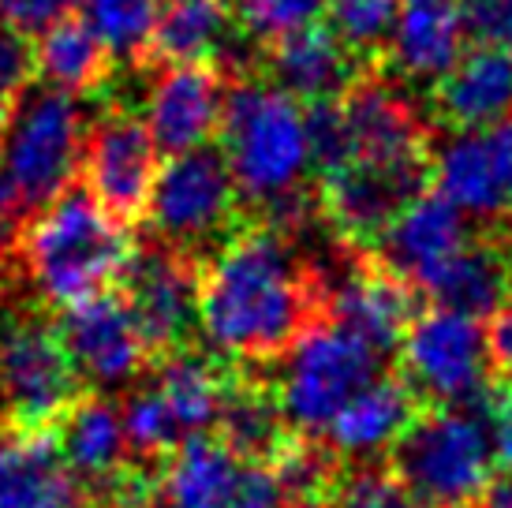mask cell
<instances>
[{"label": "cell", "instance_id": "obj_14", "mask_svg": "<svg viewBox=\"0 0 512 508\" xmlns=\"http://www.w3.org/2000/svg\"><path fill=\"white\" fill-rule=\"evenodd\" d=\"M228 90L214 64H180L165 68L146 98V127L161 154H191L221 131Z\"/></svg>", "mask_w": 512, "mask_h": 508}, {"label": "cell", "instance_id": "obj_31", "mask_svg": "<svg viewBox=\"0 0 512 508\" xmlns=\"http://www.w3.org/2000/svg\"><path fill=\"white\" fill-rule=\"evenodd\" d=\"M157 8L161 0H86V23L113 60H135L150 53Z\"/></svg>", "mask_w": 512, "mask_h": 508}, {"label": "cell", "instance_id": "obj_41", "mask_svg": "<svg viewBox=\"0 0 512 508\" xmlns=\"http://www.w3.org/2000/svg\"><path fill=\"white\" fill-rule=\"evenodd\" d=\"M490 438H494V452L505 467H512V381L494 396L490 408Z\"/></svg>", "mask_w": 512, "mask_h": 508}, {"label": "cell", "instance_id": "obj_12", "mask_svg": "<svg viewBox=\"0 0 512 508\" xmlns=\"http://www.w3.org/2000/svg\"><path fill=\"white\" fill-rule=\"evenodd\" d=\"M57 333L72 355L79 378L94 381L98 389L131 385L154 355L124 292H101L86 303L68 307L60 314Z\"/></svg>", "mask_w": 512, "mask_h": 508}, {"label": "cell", "instance_id": "obj_27", "mask_svg": "<svg viewBox=\"0 0 512 508\" xmlns=\"http://www.w3.org/2000/svg\"><path fill=\"white\" fill-rule=\"evenodd\" d=\"M228 381L232 378L221 370V363H217L214 355L176 348V352L161 355L154 374V389L169 404L172 419L180 423L184 438H199V434L217 426Z\"/></svg>", "mask_w": 512, "mask_h": 508}, {"label": "cell", "instance_id": "obj_6", "mask_svg": "<svg viewBox=\"0 0 512 508\" xmlns=\"http://www.w3.org/2000/svg\"><path fill=\"white\" fill-rule=\"evenodd\" d=\"M382 352L344 325L314 322L299 333L277 367V404L299 434H326L352 396L378 378Z\"/></svg>", "mask_w": 512, "mask_h": 508}, {"label": "cell", "instance_id": "obj_10", "mask_svg": "<svg viewBox=\"0 0 512 508\" xmlns=\"http://www.w3.org/2000/svg\"><path fill=\"white\" fill-rule=\"evenodd\" d=\"M157 142L150 135L143 116L128 109L105 113L98 124L90 127L83 157V180L86 191L98 198V206L120 225L146 217L150 195H154L157 172Z\"/></svg>", "mask_w": 512, "mask_h": 508}, {"label": "cell", "instance_id": "obj_13", "mask_svg": "<svg viewBox=\"0 0 512 508\" xmlns=\"http://www.w3.org/2000/svg\"><path fill=\"white\" fill-rule=\"evenodd\" d=\"M199 296L202 273L195 269V258L161 243L135 251L124 273V299L154 352L169 355L184 348L191 329L199 325Z\"/></svg>", "mask_w": 512, "mask_h": 508}, {"label": "cell", "instance_id": "obj_38", "mask_svg": "<svg viewBox=\"0 0 512 508\" xmlns=\"http://www.w3.org/2000/svg\"><path fill=\"white\" fill-rule=\"evenodd\" d=\"M75 0H0V23L15 34H42L53 23L68 19Z\"/></svg>", "mask_w": 512, "mask_h": 508}, {"label": "cell", "instance_id": "obj_17", "mask_svg": "<svg viewBox=\"0 0 512 508\" xmlns=\"http://www.w3.org/2000/svg\"><path fill=\"white\" fill-rule=\"evenodd\" d=\"M423 169H382V165H344L329 172L322 210L344 240H382L397 213L419 195Z\"/></svg>", "mask_w": 512, "mask_h": 508}, {"label": "cell", "instance_id": "obj_3", "mask_svg": "<svg viewBox=\"0 0 512 508\" xmlns=\"http://www.w3.org/2000/svg\"><path fill=\"white\" fill-rule=\"evenodd\" d=\"M221 146L240 198L266 213L307 195L303 184L314 169L307 113L273 83L243 79L228 90Z\"/></svg>", "mask_w": 512, "mask_h": 508}, {"label": "cell", "instance_id": "obj_8", "mask_svg": "<svg viewBox=\"0 0 512 508\" xmlns=\"http://www.w3.org/2000/svg\"><path fill=\"white\" fill-rule=\"evenodd\" d=\"M236 206H240V191L225 154L214 146H202V150L161 161L146 221L161 247L191 258L210 243L228 240Z\"/></svg>", "mask_w": 512, "mask_h": 508}, {"label": "cell", "instance_id": "obj_4", "mask_svg": "<svg viewBox=\"0 0 512 508\" xmlns=\"http://www.w3.org/2000/svg\"><path fill=\"white\" fill-rule=\"evenodd\" d=\"M83 105L53 86H27L0 135V210L23 217L42 213L72 191L86 157Z\"/></svg>", "mask_w": 512, "mask_h": 508}, {"label": "cell", "instance_id": "obj_43", "mask_svg": "<svg viewBox=\"0 0 512 508\" xmlns=\"http://www.w3.org/2000/svg\"><path fill=\"white\" fill-rule=\"evenodd\" d=\"M490 508H512V475L490 490Z\"/></svg>", "mask_w": 512, "mask_h": 508}, {"label": "cell", "instance_id": "obj_45", "mask_svg": "<svg viewBox=\"0 0 512 508\" xmlns=\"http://www.w3.org/2000/svg\"><path fill=\"white\" fill-rule=\"evenodd\" d=\"M4 325H8V322H4V303H0V329H4Z\"/></svg>", "mask_w": 512, "mask_h": 508}, {"label": "cell", "instance_id": "obj_1", "mask_svg": "<svg viewBox=\"0 0 512 508\" xmlns=\"http://www.w3.org/2000/svg\"><path fill=\"white\" fill-rule=\"evenodd\" d=\"M311 277L277 228L232 232L202 269L199 329L217 359H277L307 329Z\"/></svg>", "mask_w": 512, "mask_h": 508}, {"label": "cell", "instance_id": "obj_25", "mask_svg": "<svg viewBox=\"0 0 512 508\" xmlns=\"http://www.w3.org/2000/svg\"><path fill=\"white\" fill-rule=\"evenodd\" d=\"M64 464L83 486H98L128 464L124 411L105 396H83L53 430Z\"/></svg>", "mask_w": 512, "mask_h": 508}, {"label": "cell", "instance_id": "obj_7", "mask_svg": "<svg viewBox=\"0 0 512 508\" xmlns=\"http://www.w3.org/2000/svg\"><path fill=\"white\" fill-rule=\"evenodd\" d=\"M83 378L57 325L15 318L0 329V408L15 434H53L83 400Z\"/></svg>", "mask_w": 512, "mask_h": 508}, {"label": "cell", "instance_id": "obj_24", "mask_svg": "<svg viewBox=\"0 0 512 508\" xmlns=\"http://www.w3.org/2000/svg\"><path fill=\"white\" fill-rule=\"evenodd\" d=\"M247 471L251 467L217 434H199L165 456L157 494L165 508H228L240 497Z\"/></svg>", "mask_w": 512, "mask_h": 508}, {"label": "cell", "instance_id": "obj_15", "mask_svg": "<svg viewBox=\"0 0 512 508\" xmlns=\"http://www.w3.org/2000/svg\"><path fill=\"white\" fill-rule=\"evenodd\" d=\"M348 165L423 169V124L415 105L389 83H356L341 98Z\"/></svg>", "mask_w": 512, "mask_h": 508}, {"label": "cell", "instance_id": "obj_30", "mask_svg": "<svg viewBox=\"0 0 512 508\" xmlns=\"http://www.w3.org/2000/svg\"><path fill=\"white\" fill-rule=\"evenodd\" d=\"M214 430L243 464H266L285 449L288 441V423L281 415V404L258 381H228L225 404H221Z\"/></svg>", "mask_w": 512, "mask_h": 508}, {"label": "cell", "instance_id": "obj_9", "mask_svg": "<svg viewBox=\"0 0 512 508\" xmlns=\"http://www.w3.org/2000/svg\"><path fill=\"white\" fill-rule=\"evenodd\" d=\"M400 359L415 393L438 400L441 408H468L483 396L494 355L479 318L434 307L412 318Z\"/></svg>", "mask_w": 512, "mask_h": 508}, {"label": "cell", "instance_id": "obj_35", "mask_svg": "<svg viewBox=\"0 0 512 508\" xmlns=\"http://www.w3.org/2000/svg\"><path fill=\"white\" fill-rule=\"evenodd\" d=\"M120 411H124V430H128V445L135 456H172L187 441L154 385L131 393Z\"/></svg>", "mask_w": 512, "mask_h": 508}, {"label": "cell", "instance_id": "obj_19", "mask_svg": "<svg viewBox=\"0 0 512 508\" xmlns=\"http://www.w3.org/2000/svg\"><path fill=\"white\" fill-rule=\"evenodd\" d=\"M434 113L456 131L490 127L512 116V49L479 45L468 49L438 86H434Z\"/></svg>", "mask_w": 512, "mask_h": 508}, {"label": "cell", "instance_id": "obj_16", "mask_svg": "<svg viewBox=\"0 0 512 508\" xmlns=\"http://www.w3.org/2000/svg\"><path fill=\"white\" fill-rule=\"evenodd\" d=\"M464 221L468 217L441 195H415L378 240L389 273L430 288L441 277V269L468 247Z\"/></svg>", "mask_w": 512, "mask_h": 508}, {"label": "cell", "instance_id": "obj_36", "mask_svg": "<svg viewBox=\"0 0 512 508\" xmlns=\"http://www.w3.org/2000/svg\"><path fill=\"white\" fill-rule=\"evenodd\" d=\"M329 508H415V497L400 482L397 471L385 467H356L333 479Z\"/></svg>", "mask_w": 512, "mask_h": 508}, {"label": "cell", "instance_id": "obj_22", "mask_svg": "<svg viewBox=\"0 0 512 508\" xmlns=\"http://www.w3.org/2000/svg\"><path fill=\"white\" fill-rule=\"evenodd\" d=\"M356 71V53L329 27H307L270 49L273 86L311 105H326L348 94L359 83Z\"/></svg>", "mask_w": 512, "mask_h": 508}, {"label": "cell", "instance_id": "obj_42", "mask_svg": "<svg viewBox=\"0 0 512 508\" xmlns=\"http://www.w3.org/2000/svg\"><path fill=\"white\" fill-rule=\"evenodd\" d=\"M490 355L498 359V367H505L512 374V299L490 325Z\"/></svg>", "mask_w": 512, "mask_h": 508}, {"label": "cell", "instance_id": "obj_20", "mask_svg": "<svg viewBox=\"0 0 512 508\" xmlns=\"http://www.w3.org/2000/svg\"><path fill=\"white\" fill-rule=\"evenodd\" d=\"M0 508H86V486L64 464L53 434L0 441Z\"/></svg>", "mask_w": 512, "mask_h": 508}, {"label": "cell", "instance_id": "obj_23", "mask_svg": "<svg viewBox=\"0 0 512 508\" xmlns=\"http://www.w3.org/2000/svg\"><path fill=\"white\" fill-rule=\"evenodd\" d=\"M329 307H333V322L367 340L382 355L404 340L415 318L408 284L397 273H382V269H348L333 284Z\"/></svg>", "mask_w": 512, "mask_h": 508}, {"label": "cell", "instance_id": "obj_18", "mask_svg": "<svg viewBox=\"0 0 512 508\" xmlns=\"http://www.w3.org/2000/svg\"><path fill=\"white\" fill-rule=\"evenodd\" d=\"M464 0H404L397 27L389 34V64L408 83L438 86L468 53Z\"/></svg>", "mask_w": 512, "mask_h": 508}, {"label": "cell", "instance_id": "obj_40", "mask_svg": "<svg viewBox=\"0 0 512 508\" xmlns=\"http://www.w3.org/2000/svg\"><path fill=\"white\" fill-rule=\"evenodd\" d=\"M228 508H288V501L281 497V490H277V482H273V475L266 467H251L240 497Z\"/></svg>", "mask_w": 512, "mask_h": 508}, {"label": "cell", "instance_id": "obj_21", "mask_svg": "<svg viewBox=\"0 0 512 508\" xmlns=\"http://www.w3.org/2000/svg\"><path fill=\"white\" fill-rule=\"evenodd\" d=\"M415 423V389L400 378H378L363 385L341 415L329 423L326 438L333 452L352 460H374L397 449Z\"/></svg>", "mask_w": 512, "mask_h": 508}, {"label": "cell", "instance_id": "obj_44", "mask_svg": "<svg viewBox=\"0 0 512 508\" xmlns=\"http://www.w3.org/2000/svg\"><path fill=\"white\" fill-rule=\"evenodd\" d=\"M505 254H509V262H512V213H509V221H505Z\"/></svg>", "mask_w": 512, "mask_h": 508}, {"label": "cell", "instance_id": "obj_34", "mask_svg": "<svg viewBox=\"0 0 512 508\" xmlns=\"http://www.w3.org/2000/svg\"><path fill=\"white\" fill-rule=\"evenodd\" d=\"M266 471L273 475L288 508H311L314 501L329 497V490H333L329 460L307 441H285V449L273 456Z\"/></svg>", "mask_w": 512, "mask_h": 508}, {"label": "cell", "instance_id": "obj_39", "mask_svg": "<svg viewBox=\"0 0 512 508\" xmlns=\"http://www.w3.org/2000/svg\"><path fill=\"white\" fill-rule=\"evenodd\" d=\"M464 12L479 42L512 49V0H464Z\"/></svg>", "mask_w": 512, "mask_h": 508}, {"label": "cell", "instance_id": "obj_37", "mask_svg": "<svg viewBox=\"0 0 512 508\" xmlns=\"http://www.w3.org/2000/svg\"><path fill=\"white\" fill-rule=\"evenodd\" d=\"M30 75H34V49L23 34H15L0 23V135L12 120L19 98L27 94Z\"/></svg>", "mask_w": 512, "mask_h": 508}, {"label": "cell", "instance_id": "obj_11", "mask_svg": "<svg viewBox=\"0 0 512 508\" xmlns=\"http://www.w3.org/2000/svg\"><path fill=\"white\" fill-rule=\"evenodd\" d=\"M438 195L464 217L494 221L512 213V116L490 127L445 135L434 150Z\"/></svg>", "mask_w": 512, "mask_h": 508}, {"label": "cell", "instance_id": "obj_2", "mask_svg": "<svg viewBox=\"0 0 512 508\" xmlns=\"http://www.w3.org/2000/svg\"><path fill=\"white\" fill-rule=\"evenodd\" d=\"M19 258L34 292L49 307L68 311L124 281L135 243L90 191H68L27 221L19 236Z\"/></svg>", "mask_w": 512, "mask_h": 508}, {"label": "cell", "instance_id": "obj_29", "mask_svg": "<svg viewBox=\"0 0 512 508\" xmlns=\"http://www.w3.org/2000/svg\"><path fill=\"white\" fill-rule=\"evenodd\" d=\"M34 71L42 75L45 86L64 90V94H86L98 90L109 71H113V53L105 49L94 27L86 19H60L49 30L38 34L34 45Z\"/></svg>", "mask_w": 512, "mask_h": 508}, {"label": "cell", "instance_id": "obj_32", "mask_svg": "<svg viewBox=\"0 0 512 508\" xmlns=\"http://www.w3.org/2000/svg\"><path fill=\"white\" fill-rule=\"evenodd\" d=\"M329 0H232V15L243 38L258 45H277L307 27H318V15Z\"/></svg>", "mask_w": 512, "mask_h": 508}, {"label": "cell", "instance_id": "obj_33", "mask_svg": "<svg viewBox=\"0 0 512 508\" xmlns=\"http://www.w3.org/2000/svg\"><path fill=\"white\" fill-rule=\"evenodd\" d=\"M404 0H329V30L341 38L352 53H374L389 45V34L397 27Z\"/></svg>", "mask_w": 512, "mask_h": 508}, {"label": "cell", "instance_id": "obj_28", "mask_svg": "<svg viewBox=\"0 0 512 508\" xmlns=\"http://www.w3.org/2000/svg\"><path fill=\"white\" fill-rule=\"evenodd\" d=\"M427 292L438 299V307H449L456 314H468L479 322L486 314L498 318L512 296L509 254L490 247V243H468L449 266L441 269V277Z\"/></svg>", "mask_w": 512, "mask_h": 508}, {"label": "cell", "instance_id": "obj_26", "mask_svg": "<svg viewBox=\"0 0 512 508\" xmlns=\"http://www.w3.org/2000/svg\"><path fill=\"white\" fill-rule=\"evenodd\" d=\"M232 45V0H161L150 57L165 68L210 64Z\"/></svg>", "mask_w": 512, "mask_h": 508}, {"label": "cell", "instance_id": "obj_5", "mask_svg": "<svg viewBox=\"0 0 512 508\" xmlns=\"http://www.w3.org/2000/svg\"><path fill=\"white\" fill-rule=\"evenodd\" d=\"M494 438L471 408L419 415L397 445V475L423 508H468L490 490Z\"/></svg>", "mask_w": 512, "mask_h": 508}]
</instances>
